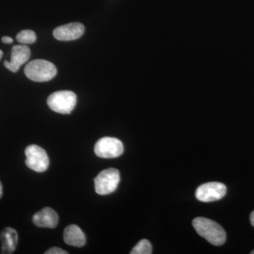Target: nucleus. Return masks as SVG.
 Wrapping results in <instances>:
<instances>
[{
	"label": "nucleus",
	"instance_id": "obj_8",
	"mask_svg": "<svg viewBox=\"0 0 254 254\" xmlns=\"http://www.w3.org/2000/svg\"><path fill=\"white\" fill-rule=\"evenodd\" d=\"M84 31V26L81 23H70L55 28L53 36L58 41H74L81 38Z\"/></svg>",
	"mask_w": 254,
	"mask_h": 254
},
{
	"label": "nucleus",
	"instance_id": "obj_11",
	"mask_svg": "<svg viewBox=\"0 0 254 254\" xmlns=\"http://www.w3.org/2000/svg\"><path fill=\"white\" fill-rule=\"evenodd\" d=\"M64 240L66 245L75 247H82L86 245V239L79 227L70 225L64 231Z\"/></svg>",
	"mask_w": 254,
	"mask_h": 254
},
{
	"label": "nucleus",
	"instance_id": "obj_18",
	"mask_svg": "<svg viewBox=\"0 0 254 254\" xmlns=\"http://www.w3.org/2000/svg\"><path fill=\"white\" fill-rule=\"evenodd\" d=\"M2 194H3L2 185H1V182H0V198H1V196H2Z\"/></svg>",
	"mask_w": 254,
	"mask_h": 254
},
{
	"label": "nucleus",
	"instance_id": "obj_1",
	"mask_svg": "<svg viewBox=\"0 0 254 254\" xmlns=\"http://www.w3.org/2000/svg\"><path fill=\"white\" fill-rule=\"evenodd\" d=\"M197 233L215 246H221L226 241V233L218 223L210 219L198 217L192 222Z\"/></svg>",
	"mask_w": 254,
	"mask_h": 254
},
{
	"label": "nucleus",
	"instance_id": "obj_17",
	"mask_svg": "<svg viewBox=\"0 0 254 254\" xmlns=\"http://www.w3.org/2000/svg\"><path fill=\"white\" fill-rule=\"evenodd\" d=\"M250 221L252 225L254 227V210L250 215Z\"/></svg>",
	"mask_w": 254,
	"mask_h": 254
},
{
	"label": "nucleus",
	"instance_id": "obj_4",
	"mask_svg": "<svg viewBox=\"0 0 254 254\" xmlns=\"http://www.w3.org/2000/svg\"><path fill=\"white\" fill-rule=\"evenodd\" d=\"M120 181L118 170L109 168L103 170L94 179L95 192L99 195L110 194L117 190Z\"/></svg>",
	"mask_w": 254,
	"mask_h": 254
},
{
	"label": "nucleus",
	"instance_id": "obj_10",
	"mask_svg": "<svg viewBox=\"0 0 254 254\" xmlns=\"http://www.w3.org/2000/svg\"><path fill=\"white\" fill-rule=\"evenodd\" d=\"M33 222L37 227L53 229L58 225L59 216L54 209L46 207L33 215Z\"/></svg>",
	"mask_w": 254,
	"mask_h": 254
},
{
	"label": "nucleus",
	"instance_id": "obj_19",
	"mask_svg": "<svg viewBox=\"0 0 254 254\" xmlns=\"http://www.w3.org/2000/svg\"><path fill=\"white\" fill-rule=\"evenodd\" d=\"M3 53L2 51H1V50H0V60H1V58H2Z\"/></svg>",
	"mask_w": 254,
	"mask_h": 254
},
{
	"label": "nucleus",
	"instance_id": "obj_2",
	"mask_svg": "<svg viewBox=\"0 0 254 254\" xmlns=\"http://www.w3.org/2000/svg\"><path fill=\"white\" fill-rule=\"evenodd\" d=\"M57 68L50 62L44 60H35L30 62L25 67L26 77L35 82L50 81L56 76Z\"/></svg>",
	"mask_w": 254,
	"mask_h": 254
},
{
	"label": "nucleus",
	"instance_id": "obj_9",
	"mask_svg": "<svg viewBox=\"0 0 254 254\" xmlns=\"http://www.w3.org/2000/svg\"><path fill=\"white\" fill-rule=\"evenodd\" d=\"M31 57L29 48L23 45L15 46L11 49V60L4 62V66L11 72H17L20 66L26 63Z\"/></svg>",
	"mask_w": 254,
	"mask_h": 254
},
{
	"label": "nucleus",
	"instance_id": "obj_20",
	"mask_svg": "<svg viewBox=\"0 0 254 254\" xmlns=\"http://www.w3.org/2000/svg\"><path fill=\"white\" fill-rule=\"evenodd\" d=\"M251 254H254V251H252V252H251Z\"/></svg>",
	"mask_w": 254,
	"mask_h": 254
},
{
	"label": "nucleus",
	"instance_id": "obj_12",
	"mask_svg": "<svg viewBox=\"0 0 254 254\" xmlns=\"http://www.w3.org/2000/svg\"><path fill=\"white\" fill-rule=\"evenodd\" d=\"M1 254H10L16 250L18 244V233L14 228L6 227L1 232Z\"/></svg>",
	"mask_w": 254,
	"mask_h": 254
},
{
	"label": "nucleus",
	"instance_id": "obj_5",
	"mask_svg": "<svg viewBox=\"0 0 254 254\" xmlns=\"http://www.w3.org/2000/svg\"><path fill=\"white\" fill-rule=\"evenodd\" d=\"M26 166L36 173H43L48 170L50 160L46 150L39 145H28L25 150Z\"/></svg>",
	"mask_w": 254,
	"mask_h": 254
},
{
	"label": "nucleus",
	"instance_id": "obj_13",
	"mask_svg": "<svg viewBox=\"0 0 254 254\" xmlns=\"http://www.w3.org/2000/svg\"><path fill=\"white\" fill-rule=\"evenodd\" d=\"M16 40L21 44H32L36 41V35L31 30H23L18 33Z\"/></svg>",
	"mask_w": 254,
	"mask_h": 254
},
{
	"label": "nucleus",
	"instance_id": "obj_14",
	"mask_svg": "<svg viewBox=\"0 0 254 254\" xmlns=\"http://www.w3.org/2000/svg\"><path fill=\"white\" fill-rule=\"evenodd\" d=\"M152 245L149 241L142 240L131 250V254H152Z\"/></svg>",
	"mask_w": 254,
	"mask_h": 254
},
{
	"label": "nucleus",
	"instance_id": "obj_16",
	"mask_svg": "<svg viewBox=\"0 0 254 254\" xmlns=\"http://www.w3.org/2000/svg\"><path fill=\"white\" fill-rule=\"evenodd\" d=\"M1 41L5 44H11L13 43V39L9 36H4L1 38Z\"/></svg>",
	"mask_w": 254,
	"mask_h": 254
},
{
	"label": "nucleus",
	"instance_id": "obj_6",
	"mask_svg": "<svg viewBox=\"0 0 254 254\" xmlns=\"http://www.w3.org/2000/svg\"><path fill=\"white\" fill-rule=\"evenodd\" d=\"M94 151L95 155L100 158H118L123 153L124 145L123 142L118 138L104 137L95 143Z\"/></svg>",
	"mask_w": 254,
	"mask_h": 254
},
{
	"label": "nucleus",
	"instance_id": "obj_7",
	"mask_svg": "<svg viewBox=\"0 0 254 254\" xmlns=\"http://www.w3.org/2000/svg\"><path fill=\"white\" fill-rule=\"evenodd\" d=\"M227 193V187L220 182L203 184L195 190V197L200 201L213 202L222 199Z\"/></svg>",
	"mask_w": 254,
	"mask_h": 254
},
{
	"label": "nucleus",
	"instance_id": "obj_15",
	"mask_svg": "<svg viewBox=\"0 0 254 254\" xmlns=\"http://www.w3.org/2000/svg\"><path fill=\"white\" fill-rule=\"evenodd\" d=\"M46 254H68V252L62 250L59 247H52L47 251Z\"/></svg>",
	"mask_w": 254,
	"mask_h": 254
},
{
	"label": "nucleus",
	"instance_id": "obj_3",
	"mask_svg": "<svg viewBox=\"0 0 254 254\" xmlns=\"http://www.w3.org/2000/svg\"><path fill=\"white\" fill-rule=\"evenodd\" d=\"M76 101V95L72 91H60L52 93L47 103L50 109L55 113L68 115L74 109Z\"/></svg>",
	"mask_w": 254,
	"mask_h": 254
}]
</instances>
